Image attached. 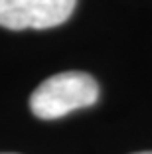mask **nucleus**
Returning a JSON list of instances; mask_svg holds the SVG:
<instances>
[{"label":"nucleus","instance_id":"nucleus-1","mask_svg":"<svg viewBox=\"0 0 152 154\" xmlns=\"http://www.w3.org/2000/svg\"><path fill=\"white\" fill-rule=\"evenodd\" d=\"M99 99V85L89 73L63 71L45 79L30 97V109L38 119L54 121Z\"/></svg>","mask_w":152,"mask_h":154},{"label":"nucleus","instance_id":"nucleus-2","mask_svg":"<svg viewBox=\"0 0 152 154\" xmlns=\"http://www.w3.org/2000/svg\"><path fill=\"white\" fill-rule=\"evenodd\" d=\"M77 0H0V26L8 30H45L63 24Z\"/></svg>","mask_w":152,"mask_h":154},{"label":"nucleus","instance_id":"nucleus-3","mask_svg":"<svg viewBox=\"0 0 152 154\" xmlns=\"http://www.w3.org/2000/svg\"><path fill=\"white\" fill-rule=\"evenodd\" d=\"M134 154H152V150H148V152H134Z\"/></svg>","mask_w":152,"mask_h":154},{"label":"nucleus","instance_id":"nucleus-4","mask_svg":"<svg viewBox=\"0 0 152 154\" xmlns=\"http://www.w3.org/2000/svg\"><path fill=\"white\" fill-rule=\"evenodd\" d=\"M4 154H12V152H4Z\"/></svg>","mask_w":152,"mask_h":154}]
</instances>
